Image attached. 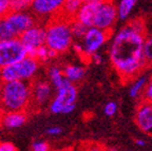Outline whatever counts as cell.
<instances>
[{
  "mask_svg": "<svg viewBox=\"0 0 152 151\" xmlns=\"http://www.w3.org/2000/svg\"><path fill=\"white\" fill-rule=\"evenodd\" d=\"M145 23L135 18L121 29L110 45V62L124 84L140 75L148 67L144 54Z\"/></svg>",
  "mask_w": 152,
  "mask_h": 151,
  "instance_id": "6da1fadb",
  "label": "cell"
},
{
  "mask_svg": "<svg viewBox=\"0 0 152 151\" xmlns=\"http://www.w3.org/2000/svg\"><path fill=\"white\" fill-rule=\"evenodd\" d=\"M32 99V88L26 80L0 83V108L3 112L24 111Z\"/></svg>",
  "mask_w": 152,
  "mask_h": 151,
  "instance_id": "7a4b0ae2",
  "label": "cell"
},
{
  "mask_svg": "<svg viewBox=\"0 0 152 151\" xmlns=\"http://www.w3.org/2000/svg\"><path fill=\"white\" fill-rule=\"evenodd\" d=\"M45 45L49 49L56 51L58 54L64 53L73 43V34L71 21L55 15L45 29Z\"/></svg>",
  "mask_w": 152,
  "mask_h": 151,
  "instance_id": "3957f363",
  "label": "cell"
},
{
  "mask_svg": "<svg viewBox=\"0 0 152 151\" xmlns=\"http://www.w3.org/2000/svg\"><path fill=\"white\" fill-rule=\"evenodd\" d=\"M38 70V60L26 56L16 64L0 69V83L12 80H30Z\"/></svg>",
  "mask_w": 152,
  "mask_h": 151,
  "instance_id": "277c9868",
  "label": "cell"
},
{
  "mask_svg": "<svg viewBox=\"0 0 152 151\" xmlns=\"http://www.w3.org/2000/svg\"><path fill=\"white\" fill-rule=\"evenodd\" d=\"M56 96L50 105V111L53 114H70L75 109L77 98V89L75 86L66 78L64 83L57 88Z\"/></svg>",
  "mask_w": 152,
  "mask_h": 151,
  "instance_id": "5b68a950",
  "label": "cell"
},
{
  "mask_svg": "<svg viewBox=\"0 0 152 151\" xmlns=\"http://www.w3.org/2000/svg\"><path fill=\"white\" fill-rule=\"evenodd\" d=\"M26 56V47L19 37L0 41V69L16 64Z\"/></svg>",
  "mask_w": 152,
  "mask_h": 151,
  "instance_id": "8992f818",
  "label": "cell"
},
{
  "mask_svg": "<svg viewBox=\"0 0 152 151\" xmlns=\"http://www.w3.org/2000/svg\"><path fill=\"white\" fill-rule=\"evenodd\" d=\"M118 17L117 7L113 3V0H108L102 2L98 7L96 17H95L94 26L102 29L104 31L111 32Z\"/></svg>",
  "mask_w": 152,
  "mask_h": 151,
  "instance_id": "52a82bcc",
  "label": "cell"
},
{
  "mask_svg": "<svg viewBox=\"0 0 152 151\" xmlns=\"http://www.w3.org/2000/svg\"><path fill=\"white\" fill-rule=\"evenodd\" d=\"M111 32L104 31L96 26H91L83 36V49L87 59H90L94 53L98 51L100 47L108 40Z\"/></svg>",
  "mask_w": 152,
  "mask_h": 151,
  "instance_id": "ba28073f",
  "label": "cell"
},
{
  "mask_svg": "<svg viewBox=\"0 0 152 151\" xmlns=\"http://www.w3.org/2000/svg\"><path fill=\"white\" fill-rule=\"evenodd\" d=\"M16 37H19L28 29L35 26V18L31 14L23 11H11L4 16Z\"/></svg>",
  "mask_w": 152,
  "mask_h": 151,
  "instance_id": "9c48e42d",
  "label": "cell"
},
{
  "mask_svg": "<svg viewBox=\"0 0 152 151\" xmlns=\"http://www.w3.org/2000/svg\"><path fill=\"white\" fill-rule=\"evenodd\" d=\"M134 122L142 132L152 135V103L142 100L136 108Z\"/></svg>",
  "mask_w": 152,
  "mask_h": 151,
  "instance_id": "30bf717a",
  "label": "cell"
},
{
  "mask_svg": "<svg viewBox=\"0 0 152 151\" xmlns=\"http://www.w3.org/2000/svg\"><path fill=\"white\" fill-rule=\"evenodd\" d=\"M64 0H33L31 7L37 17H53L59 13Z\"/></svg>",
  "mask_w": 152,
  "mask_h": 151,
  "instance_id": "8fae6325",
  "label": "cell"
},
{
  "mask_svg": "<svg viewBox=\"0 0 152 151\" xmlns=\"http://www.w3.org/2000/svg\"><path fill=\"white\" fill-rule=\"evenodd\" d=\"M45 29L35 24L24 31L19 36V39L21 40L26 48H38L45 45Z\"/></svg>",
  "mask_w": 152,
  "mask_h": 151,
  "instance_id": "7c38bea8",
  "label": "cell"
},
{
  "mask_svg": "<svg viewBox=\"0 0 152 151\" xmlns=\"http://www.w3.org/2000/svg\"><path fill=\"white\" fill-rule=\"evenodd\" d=\"M99 4L100 3L98 2H83L78 13L76 14L75 19L83 22L88 28L94 26L95 17H96V13H97Z\"/></svg>",
  "mask_w": 152,
  "mask_h": 151,
  "instance_id": "4fadbf2b",
  "label": "cell"
},
{
  "mask_svg": "<svg viewBox=\"0 0 152 151\" xmlns=\"http://www.w3.org/2000/svg\"><path fill=\"white\" fill-rule=\"evenodd\" d=\"M28 119L26 111H10L2 114L1 125L7 129H15L24 125Z\"/></svg>",
  "mask_w": 152,
  "mask_h": 151,
  "instance_id": "5bb4252c",
  "label": "cell"
},
{
  "mask_svg": "<svg viewBox=\"0 0 152 151\" xmlns=\"http://www.w3.org/2000/svg\"><path fill=\"white\" fill-rule=\"evenodd\" d=\"M51 95V86L47 81H38L32 88V99L36 105L45 104Z\"/></svg>",
  "mask_w": 152,
  "mask_h": 151,
  "instance_id": "9a60e30c",
  "label": "cell"
},
{
  "mask_svg": "<svg viewBox=\"0 0 152 151\" xmlns=\"http://www.w3.org/2000/svg\"><path fill=\"white\" fill-rule=\"evenodd\" d=\"M83 4V0H64L61 10L57 15H59L62 18L66 19L69 21H72L73 19H75L76 14L78 13L79 9H80Z\"/></svg>",
  "mask_w": 152,
  "mask_h": 151,
  "instance_id": "2e32d148",
  "label": "cell"
},
{
  "mask_svg": "<svg viewBox=\"0 0 152 151\" xmlns=\"http://www.w3.org/2000/svg\"><path fill=\"white\" fill-rule=\"evenodd\" d=\"M85 69L83 67L79 66H73V65H69L64 69V75L66 78L70 80V81H77L80 80L81 78L85 76Z\"/></svg>",
  "mask_w": 152,
  "mask_h": 151,
  "instance_id": "e0dca14e",
  "label": "cell"
},
{
  "mask_svg": "<svg viewBox=\"0 0 152 151\" xmlns=\"http://www.w3.org/2000/svg\"><path fill=\"white\" fill-rule=\"evenodd\" d=\"M148 83V76L144 75L138 77L134 83L131 85L130 89H129V94L132 98H136L138 97L145 90V87Z\"/></svg>",
  "mask_w": 152,
  "mask_h": 151,
  "instance_id": "ac0fdd59",
  "label": "cell"
},
{
  "mask_svg": "<svg viewBox=\"0 0 152 151\" xmlns=\"http://www.w3.org/2000/svg\"><path fill=\"white\" fill-rule=\"evenodd\" d=\"M49 77L51 79V83L55 88H59L64 83L66 77L64 75V71H61L58 67L53 66L49 69Z\"/></svg>",
  "mask_w": 152,
  "mask_h": 151,
  "instance_id": "d6986e66",
  "label": "cell"
},
{
  "mask_svg": "<svg viewBox=\"0 0 152 151\" xmlns=\"http://www.w3.org/2000/svg\"><path fill=\"white\" fill-rule=\"evenodd\" d=\"M137 0H121L118 7H117V14L119 19H127L131 10L136 4Z\"/></svg>",
  "mask_w": 152,
  "mask_h": 151,
  "instance_id": "ffe728a7",
  "label": "cell"
},
{
  "mask_svg": "<svg viewBox=\"0 0 152 151\" xmlns=\"http://www.w3.org/2000/svg\"><path fill=\"white\" fill-rule=\"evenodd\" d=\"M14 37H16V35L11 29V26H9L7 19L4 17H1L0 18V41L11 39Z\"/></svg>",
  "mask_w": 152,
  "mask_h": 151,
  "instance_id": "44dd1931",
  "label": "cell"
},
{
  "mask_svg": "<svg viewBox=\"0 0 152 151\" xmlns=\"http://www.w3.org/2000/svg\"><path fill=\"white\" fill-rule=\"evenodd\" d=\"M88 26H85L83 22L78 21L77 19H73L71 21V30L72 34H73V37L77 38H83V36L86 35L87 31H88Z\"/></svg>",
  "mask_w": 152,
  "mask_h": 151,
  "instance_id": "7402d4cb",
  "label": "cell"
},
{
  "mask_svg": "<svg viewBox=\"0 0 152 151\" xmlns=\"http://www.w3.org/2000/svg\"><path fill=\"white\" fill-rule=\"evenodd\" d=\"M32 3L33 0H11V11H24Z\"/></svg>",
  "mask_w": 152,
  "mask_h": 151,
  "instance_id": "603a6c76",
  "label": "cell"
},
{
  "mask_svg": "<svg viewBox=\"0 0 152 151\" xmlns=\"http://www.w3.org/2000/svg\"><path fill=\"white\" fill-rule=\"evenodd\" d=\"M144 54H145L146 60L148 62V66L152 62V36L146 38L144 43Z\"/></svg>",
  "mask_w": 152,
  "mask_h": 151,
  "instance_id": "cb8c5ba5",
  "label": "cell"
},
{
  "mask_svg": "<svg viewBox=\"0 0 152 151\" xmlns=\"http://www.w3.org/2000/svg\"><path fill=\"white\" fill-rule=\"evenodd\" d=\"M49 57V48L45 45H42L36 49V59L38 62H47Z\"/></svg>",
  "mask_w": 152,
  "mask_h": 151,
  "instance_id": "d4e9b609",
  "label": "cell"
},
{
  "mask_svg": "<svg viewBox=\"0 0 152 151\" xmlns=\"http://www.w3.org/2000/svg\"><path fill=\"white\" fill-rule=\"evenodd\" d=\"M11 12V0H0V18Z\"/></svg>",
  "mask_w": 152,
  "mask_h": 151,
  "instance_id": "484cf974",
  "label": "cell"
},
{
  "mask_svg": "<svg viewBox=\"0 0 152 151\" xmlns=\"http://www.w3.org/2000/svg\"><path fill=\"white\" fill-rule=\"evenodd\" d=\"M31 149L34 151H48L50 149V146L45 141H36L32 144Z\"/></svg>",
  "mask_w": 152,
  "mask_h": 151,
  "instance_id": "4316f807",
  "label": "cell"
},
{
  "mask_svg": "<svg viewBox=\"0 0 152 151\" xmlns=\"http://www.w3.org/2000/svg\"><path fill=\"white\" fill-rule=\"evenodd\" d=\"M142 100H147V102L152 103V77L147 83L145 90L142 92Z\"/></svg>",
  "mask_w": 152,
  "mask_h": 151,
  "instance_id": "83f0119b",
  "label": "cell"
},
{
  "mask_svg": "<svg viewBox=\"0 0 152 151\" xmlns=\"http://www.w3.org/2000/svg\"><path fill=\"white\" fill-rule=\"evenodd\" d=\"M116 110H117L116 103L109 102L108 104H106V106H104V114H106L107 116H113L114 114L116 113Z\"/></svg>",
  "mask_w": 152,
  "mask_h": 151,
  "instance_id": "f1b7e54d",
  "label": "cell"
},
{
  "mask_svg": "<svg viewBox=\"0 0 152 151\" xmlns=\"http://www.w3.org/2000/svg\"><path fill=\"white\" fill-rule=\"evenodd\" d=\"M17 148L12 143H0V151H16Z\"/></svg>",
  "mask_w": 152,
  "mask_h": 151,
  "instance_id": "f546056e",
  "label": "cell"
},
{
  "mask_svg": "<svg viewBox=\"0 0 152 151\" xmlns=\"http://www.w3.org/2000/svg\"><path fill=\"white\" fill-rule=\"evenodd\" d=\"M61 131L62 130L60 127H50L47 129V133L49 135H52V136H56V135L60 134Z\"/></svg>",
  "mask_w": 152,
  "mask_h": 151,
  "instance_id": "4dcf8cb0",
  "label": "cell"
},
{
  "mask_svg": "<svg viewBox=\"0 0 152 151\" xmlns=\"http://www.w3.org/2000/svg\"><path fill=\"white\" fill-rule=\"evenodd\" d=\"M91 59H92V62H94V64H96V65H99V64H102V55L98 54L97 52L94 53V54L92 55Z\"/></svg>",
  "mask_w": 152,
  "mask_h": 151,
  "instance_id": "1f68e13d",
  "label": "cell"
},
{
  "mask_svg": "<svg viewBox=\"0 0 152 151\" xmlns=\"http://www.w3.org/2000/svg\"><path fill=\"white\" fill-rule=\"evenodd\" d=\"M146 142L144 141V139H136L135 141V145L136 146H140V147H142V146H145Z\"/></svg>",
  "mask_w": 152,
  "mask_h": 151,
  "instance_id": "d6a6232c",
  "label": "cell"
},
{
  "mask_svg": "<svg viewBox=\"0 0 152 151\" xmlns=\"http://www.w3.org/2000/svg\"><path fill=\"white\" fill-rule=\"evenodd\" d=\"M83 2H98V3H102L104 2V1H108V0H83Z\"/></svg>",
  "mask_w": 152,
  "mask_h": 151,
  "instance_id": "836d02e7",
  "label": "cell"
},
{
  "mask_svg": "<svg viewBox=\"0 0 152 151\" xmlns=\"http://www.w3.org/2000/svg\"><path fill=\"white\" fill-rule=\"evenodd\" d=\"M1 111H2V110L0 109V125H1V119H2V113H1Z\"/></svg>",
  "mask_w": 152,
  "mask_h": 151,
  "instance_id": "e575fe53",
  "label": "cell"
}]
</instances>
